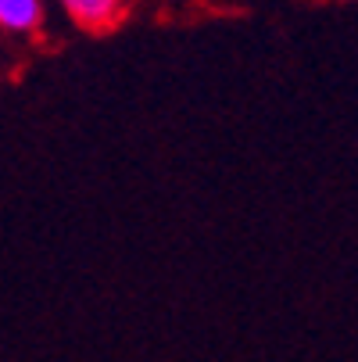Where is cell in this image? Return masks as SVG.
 I'll return each mask as SVG.
<instances>
[{"label": "cell", "mask_w": 358, "mask_h": 362, "mask_svg": "<svg viewBox=\"0 0 358 362\" xmlns=\"http://www.w3.org/2000/svg\"><path fill=\"white\" fill-rule=\"evenodd\" d=\"M61 8L83 33H112L126 15V0H61Z\"/></svg>", "instance_id": "1"}, {"label": "cell", "mask_w": 358, "mask_h": 362, "mask_svg": "<svg viewBox=\"0 0 358 362\" xmlns=\"http://www.w3.org/2000/svg\"><path fill=\"white\" fill-rule=\"evenodd\" d=\"M43 25V0H0V29L11 36H32Z\"/></svg>", "instance_id": "2"}]
</instances>
